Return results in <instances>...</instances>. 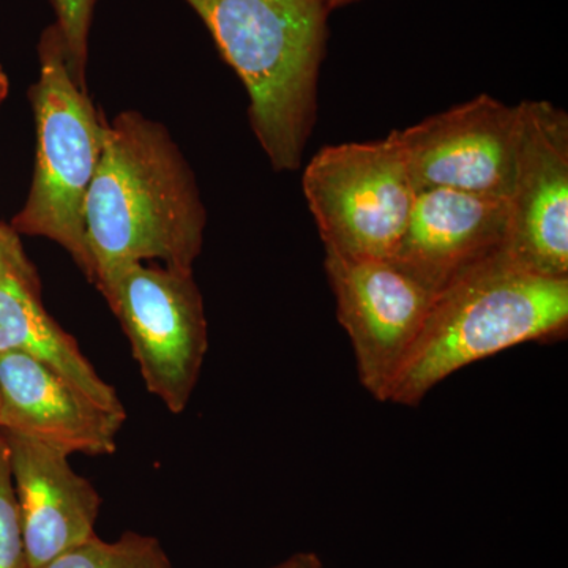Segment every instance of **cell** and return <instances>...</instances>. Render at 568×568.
Masks as SVG:
<instances>
[{
    "instance_id": "obj_18",
    "label": "cell",
    "mask_w": 568,
    "mask_h": 568,
    "mask_svg": "<svg viewBox=\"0 0 568 568\" xmlns=\"http://www.w3.org/2000/svg\"><path fill=\"white\" fill-rule=\"evenodd\" d=\"M361 2V0H331L332 11L345 9V7L353 6V3Z\"/></svg>"
},
{
    "instance_id": "obj_11",
    "label": "cell",
    "mask_w": 568,
    "mask_h": 568,
    "mask_svg": "<svg viewBox=\"0 0 568 568\" xmlns=\"http://www.w3.org/2000/svg\"><path fill=\"white\" fill-rule=\"evenodd\" d=\"M9 448L29 568H41L95 536L102 497L71 467L70 455L14 433Z\"/></svg>"
},
{
    "instance_id": "obj_7",
    "label": "cell",
    "mask_w": 568,
    "mask_h": 568,
    "mask_svg": "<svg viewBox=\"0 0 568 568\" xmlns=\"http://www.w3.org/2000/svg\"><path fill=\"white\" fill-rule=\"evenodd\" d=\"M336 317L355 355L358 381L388 403L437 294L392 260L325 253Z\"/></svg>"
},
{
    "instance_id": "obj_10",
    "label": "cell",
    "mask_w": 568,
    "mask_h": 568,
    "mask_svg": "<svg viewBox=\"0 0 568 568\" xmlns=\"http://www.w3.org/2000/svg\"><path fill=\"white\" fill-rule=\"evenodd\" d=\"M507 227V200L420 190L390 260L440 294L459 276L503 253Z\"/></svg>"
},
{
    "instance_id": "obj_1",
    "label": "cell",
    "mask_w": 568,
    "mask_h": 568,
    "mask_svg": "<svg viewBox=\"0 0 568 568\" xmlns=\"http://www.w3.org/2000/svg\"><path fill=\"white\" fill-rule=\"evenodd\" d=\"M205 226L200 186L170 130L138 111L106 121L85 200L93 284L125 265L152 261L193 272Z\"/></svg>"
},
{
    "instance_id": "obj_4",
    "label": "cell",
    "mask_w": 568,
    "mask_h": 568,
    "mask_svg": "<svg viewBox=\"0 0 568 568\" xmlns=\"http://www.w3.org/2000/svg\"><path fill=\"white\" fill-rule=\"evenodd\" d=\"M40 74L29 91L36 118V168L28 200L10 226L44 237L70 254L93 283L85 237V200L102 159L106 119L88 89L71 77L59 29H44L39 43Z\"/></svg>"
},
{
    "instance_id": "obj_20",
    "label": "cell",
    "mask_w": 568,
    "mask_h": 568,
    "mask_svg": "<svg viewBox=\"0 0 568 568\" xmlns=\"http://www.w3.org/2000/svg\"><path fill=\"white\" fill-rule=\"evenodd\" d=\"M7 93H9V91L0 92V106H2L3 100L7 99Z\"/></svg>"
},
{
    "instance_id": "obj_14",
    "label": "cell",
    "mask_w": 568,
    "mask_h": 568,
    "mask_svg": "<svg viewBox=\"0 0 568 568\" xmlns=\"http://www.w3.org/2000/svg\"><path fill=\"white\" fill-rule=\"evenodd\" d=\"M41 568H174L159 538L125 532L119 540L97 536Z\"/></svg>"
},
{
    "instance_id": "obj_17",
    "label": "cell",
    "mask_w": 568,
    "mask_h": 568,
    "mask_svg": "<svg viewBox=\"0 0 568 568\" xmlns=\"http://www.w3.org/2000/svg\"><path fill=\"white\" fill-rule=\"evenodd\" d=\"M268 568H323V560L315 552H295L290 558Z\"/></svg>"
},
{
    "instance_id": "obj_15",
    "label": "cell",
    "mask_w": 568,
    "mask_h": 568,
    "mask_svg": "<svg viewBox=\"0 0 568 568\" xmlns=\"http://www.w3.org/2000/svg\"><path fill=\"white\" fill-rule=\"evenodd\" d=\"M99 0H52L55 28L61 33L67 65L73 80L88 89L89 37Z\"/></svg>"
},
{
    "instance_id": "obj_3",
    "label": "cell",
    "mask_w": 568,
    "mask_h": 568,
    "mask_svg": "<svg viewBox=\"0 0 568 568\" xmlns=\"http://www.w3.org/2000/svg\"><path fill=\"white\" fill-rule=\"evenodd\" d=\"M568 278H549L496 254L437 294L388 403L417 406L448 376L529 342L562 338Z\"/></svg>"
},
{
    "instance_id": "obj_13",
    "label": "cell",
    "mask_w": 568,
    "mask_h": 568,
    "mask_svg": "<svg viewBox=\"0 0 568 568\" xmlns=\"http://www.w3.org/2000/svg\"><path fill=\"white\" fill-rule=\"evenodd\" d=\"M3 353L36 358L93 405L126 417L115 388L97 373L77 339L44 308L39 274L24 252L20 234L0 223V354Z\"/></svg>"
},
{
    "instance_id": "obj_19",
    "label": "cell",
    "mask_w": 568,
    "mask_h": 568,
    "mask_svg": "<svg viewBox=\"0 0 568 568\" xmlns=\"http://www.w3.org/2000/svg\"><path fill=\"white\" fill-rule=\"evenodd\" d=\"M9 91V78H7L6 71L0 65V92Z\"/></svg>"
},
{
    "instance_id": "obj_16",
    "label": "cell",
    "mask_w": 568,
    "mask_h": 568,
    "mask_svg": "<svg viewBox=\"0 0 568 568\" xmlns=\"http://www.w3.org/2000/svg\"><path fill=\"white\" fill-rule=\"evenodd\" d=\"M0 568H29L9 448L0 433Z\"/></svg>"
},
{
    "instance_id": "obj_5",
    "label": "cell",
    "mask_w": 568,
    "mask_h": 568,
    "mask_svg": "<svg viewBox=\"0 0 568 568\" xmlns=\"http://www.w3.org/2000/svg\"><path fill=\"white\" fill-rule=\"evenodd\" d=\"M325 253L390 260L405 234L417 190L399 140L324 145L302 178Z\"/></svg>"
},
{
    "instance_id": "obj_8",
    "label": "cell",
    "mask_w": 568,
    "mask_h": 568,
    "mask_svg": "<svg viewBox=\"0 0 568 568\" xmlns=\"http://www.w3.org/2000/svg\"><path fill=\"white\" fill-rule=\"evenodd\" d=\"M519 132L518 104L481 93L398 130L417 192L447 189L510 200Z\"/></svg>"
},
{
    "instance_id": "obj_9",
    "label": "cell",
    "mask_w": 568,
    "mask_h": 568,
    "mask_svg": "<svg viewBox=\"0 0 568 568\" xmlns=\"http://www.w3.org/2000/svg\"><path fill=\"white\" fill-rule=\"evenodd\" d=\"M504 254L549 278H568V114L523 100Z\"/></svg>"
},
{
    "instance_id": "obj_12",
    "label": "cell",
    "mask_w": 568,
    "mask_h": 568,
    "mask_svg": "<svg viewBox=\"0 0 568 568\" xmlns=\"http://www.w3.org/2000/svg\"><path fill=\"white\" fill-rule=\"evenodd\" d=\"M126 417L108 413L62 376L20 353L0 354V432L89 457L112 455Z\"/></svg>"
},
{
    "instance_id": "obj_6",
    "label": "cell",
    "mask_w": 568,
    "mask_h": 568,
    "mask_svg": "<svg viewBox=\"0 0 568 568\" xmlns=\"http://www.w3.org/2000/svg\"><path fill=\"white\" fill-rule=\"evenodd\" d=\"M97 287L122 324L148 390L170 413L182 414L209 349L203 294L193 272L136 263L111 272Z\"/></svg>"
},
{
    "instance_id": "obj_2",
    "label": "cell",
    "mask_w": 568,
    "mask_h": 568,
    "mask_svg": "<svg viewBox=\"0 0 568 568\" xmlns=\"http://www.w3.org/2000/svg\"><path fill=\"white\" fill-rule=\"evenodd\" d=\"M248 93L250 125L278 173L302 166L317 118L331 0H185Z\"/></svg>"
}]
</instances>
